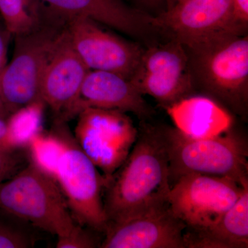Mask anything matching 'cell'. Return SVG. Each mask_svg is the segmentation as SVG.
<instances>
[{
	"label": "cell",
	"instance_id": "6da1fadb",
	"mask_svg": "<svg viewBox=\"0 0 248 248\" xmlns=\"http://www.w3.org/2000/svg\"><path fill=\"white\" fill-rule=\"evenodd\" d=\"M106 178L103 200L108 224L166 205L171 185L162 126L143 125L123 164Z\"/></svg>",
	"mask_w": 248,
	"mask_h": 248
},
{
	"label": "cell",
	"instance_id": "d6986e66",
	"mask_svg": "<svg viewBox=\"0 0 248 248\" xmlns=\"http://www.w3.org/2000/svg\"><path fill=\"white\" fill-rule=\"evenodd\" d=\"M43 102L36 103L11 114L8 122L19 143L27 146L32 137L40 133L41 107Z\"/></svg>",
	"mask_w": 248,
	"mask_h": 248
},
{
	"label": "cell",
	"instance_id": "8992f818",
	"mask_svg": "<svg viewBox=\"0 0 248 248\" xmlns=\"http://www.w3.org/2000/svg\"><path fill=\"white\" fill-rule=\"evenodd\" d=\"M204 89L238 115L247 114L248 38L236 35L192 52Z\"/></svg>",
	"mask_w": 248,
	"mask_h": 248
},
{
	"label": "cell",
	"instance_id": "277c9868",
	"mask_svg": "<svg viewBox=\"0 0 248 248\" xmlns=\"http://www.w3.org/2000/svg\"><path fill=\"white\" fill-rule=\"evenodd\" d=\"M0 211L58 238L68 236L78 225L53 178L31 159L0 182Z\"/></svg>",
	"mask_w": 248,
	"mask_h": 248
},
{
	"label": "cell",
	"instance_id": "44dd1931",
	"mask_svg": "<svg viewBox=\"0 0 248 248\" xmlns=\"http://www.w3.org/2000/svg\"><path fill=\"white\" fill-rule=\"evenodd\" d=\"M20 150L0 148V182L9 179L25 166V156Z\"/></svg>",
	"mask_w": 248,
	"mask_h": 248
},
{
	"label": "cell",
	"instance_id": "4316f807",
	"mask_svg": "<svg viewBox=\"0 0 248 248\" xmlns=\"http://www.w3.org/2000/svg\"><path fill=\"white\" fill-rule=\"evenodd\" d=\"M165 1L167 3L168 9H169L170 8L172 7L176 4H177L179 1H182V0H165Z\"/></svg>",
	"mask_w": 248,
	"mask_h": 248
},
{
	"label": "cell",
	"instance_id": "7a4b0ae2",
	"mask_svg": "<svg viewBox=\"0 0 248 248\" xmlns=\"http://www.w3.org/2000/svg\"><path fill=\"white\" fill-rule=\"evenodd\" d=\"M52 132L56 148L46 172L58 184L75 221L105 233L108 221L103 196L107 178L80 148L64 122L57 121Z\"/></svg>",
	"mask_w": 248,
	"mask_h": 248
},
{
	"label": "cell",
	"instance_id": "ffe728a7",
	"mask_svg": "<svg viewBox=\"0 0 248 248\" xmlns=\"http://www.w3.org/2000/svg\"><path fill=\"white\" fill-rule=\"evenodd\" d=\"M33 235L25 227L0 221V248L33 247Z\"/></svg>",
	"mask_w": 248,
	"mask_h": 248
},
{
	"label": "cell",
	"instance_id": "7c38bea8",
	"mask_svg": "<svg viewBox=\"0 0 248 248\" xmlns=\"http://www.w3.org/2000/svg\"><path fill=\"white\" fill-rule=\"evenodd\" d=\"M90 71L73 46L66 25L48 59L41 82L42 101L58 116L57 121L66 122L75 117L80 91Z\"/></svg>",
	"mask_w": 248,
	"mask_h": 248
},
{
	"label": "cell",
	"instance_id": "d4e9b609",
	"mask_svg": "<svg viewBox=\"0 0 248 248\" xmlns=\"http://www.w3.org/2000/svg\"><path fill=\"white\" fill-rule=\"evenodd\" d=\"M235 19L244 26L248 25V0H231Z\"/></svg>",
	"mask_w": 248,
	"mask_h": 248
},
{
	"label": "cell",
	"instance_id": "52a82bcc",
	"mask_svg": "<svg viewBox=\"0 0 248 248\" xmlns=\"http://www.w3.org/2000/svg\"><path fill=\"white\" fill-rule=\"evenodd\" d=\"M247 184L226 177L186 174L171 186L168 205L187 231H203L215 224L234 205Z\"/></svg>",
	"mask_w": 248,
	"mask_h": 248
},
{
	"label": "cell",
	"instance_id": "7402d4cb",
	"mask_svg": "<svg viewBox=\"0 0 248 248\" xmlns=\"http://www.w3.org/2000/svg\"><path fill=\"white\" fill-rule=\"evenodd\" d=\"M56 247L58 248H93L97 247V243L84 227L78 224L71 234L63 237L58 238Z\"/></svg>",
	"mask_w": 248,
	"mask_h": 248
},
{
	"label": "cell",
	"instance_id": "e0dca14e",
	"mask_svg": "<svg viewBox=\"0 0 248 248\" xmlns=\"http://www.w3.org/2000/svg\"><path fill=\"white\" fill-rule=\"evenodd\" d=\"M186 248L248 247V184L234 205L213 226L185 232Z\"/></svg>",
	"mask_w": 248,
	"mask_h": 248
},
{
	"label": "cell",
	"instance_id": "5bb4252c",
	"mask_svg": "<svg viewBox=\"0 0 248 248\" xmlns=\"http://www.w3.org/2000/svg\"><path fill=\"white\" fill-rule=\"evenodd\" d=\"M89 107L133 112L141 119L153 113L143 94L130 79L108 71L89 72L80 91L74 116Z\"/></svg>",
	"mask_w": 248,
	"mask_h": 248
},
{
	"label": "cell",
	"instance_id": "8fae6325",
	"mask_svg": "<svg viewBox=\"0 0 248 248\" xmlns=\"http://www.w3.org/2000/svg\"><path fill=\"white\" fill-rule=\"evenodd\" d=\"M73 46L91 71L111 72L130 79L143 51L139 46L103 30L87 18L66 21Z\"/></svg>",
	"mask_w": 248,
	"mask_h": 248
},
{
	"label": "cell",
	"instance_id": "30bf717a",
	"mask_svg": "<svg viewBox=\"0 0 248 248\" xmlns=\"http://www.w3.org/2000/svg\"><path fill=\"white\" fill-rule=\"evenodd\" d=\"M130 80L142 94L155 98L165 108L188 97L192 81L185 47L174 40L143 51Z\"/></svg>",
	"mask_w": 248,
	"mask_h": 248
},
{
	"label": "cell",
	"instance_id": "4fadbf2b",
	"mask_svg": "<svg viewBox=\"0 0 248 248\" xmlns=\"http://www.w3.org/2000/svg\"><path fill=\"white\" fill-rule=\"evenodd\" d=\"M186 226L168 203L119 223H109L102 248H186Z\"/></svg>",
	"mask_w": 248,
	"mask_h": 248
},
{
	"label": "cell",
	"instance_id": "9c48e42d",
	"mask_svg": "<svg viewBox=\"0 0 248 248\" xmlns=\"http://www.w3.org/2000/svg\"><path fill=\"white\" fill-rule=\"evenodd\" d=\"M154 26L169 30L191 52L246 29L235 19L231 0H182L154 18Z\"/></svg>",
	"mask_w": 248,
	"mask_h": 248
},
{
	"label": "cell",
	"instance_id": "2e32d148",
	"mask_svg": "<svg viewBox=\"0 0 248 248\" xmlns=\"http://www.w3.org/2000/svg\"><path fill=\"white\" fill-rule=\"evenodd\" d=\"M166 109L175 128L191 138H213L226 133L232 125L228 110L204 96H188Z\"/></svg>",
	"mask_w": 248,
	"mask_h": 248
},
{
	"label": "cell",
	"instance_id": "603a6c76",
	"mask_svg": "<svg viewBox=\"0 0 248 248\" xmlns=\"http://www.w3.org/2000/svg\"><path fill=\"white\" fill-rule=\"evenodd\" d=\"M0 148L19 149L24 148L15 137L8 120L0 117Z\"/></svg>",
	"mask_w": 248,
	"mask_h": 248
},
{
	"label": "cell",
	"instance_id": "ba28073f",
	"mask_svg": "<svg viewBox=\"0 0 248 248\" xmlns=\"http://www.w3.org/2000/svg\"><path fill=\"white\" fill-rule=\"evenodd\" d=\"M74 138L106 177L122 166L133 149L138 130L125 112L86 108L78 114Z\"/></svg>",
	"mask_w": 248,
	"mask_h": 248
},
{
	"label": "cell",
	"instance_id": "484cf974",
	"mask_svg": "<svg viewBox=\"0 0 248 248\" xmlns=\"http://www.w3.org/2000/svg\"><path fill=\"white\" fill-rule=\"evenodd\" d=\"M10 116L11 115H10L9 111L5 106L4 101H3L2 97H1V93H0V117L5 119V120H8Z\"/></svg>",
	"mask_w": 248,
	"mask_h": 248
},
{
	"label": "cell",
	"instance_id": "9a60e30c",
	"mask_svg": "<svg viewBox=\"0 0 248 248\" xmlns=\"http://www.w3.org/2000/svg\"><path fill=\"white\" fill-rule=\"evenodd\" d=\"M46 12L67 21L87 18L130 34L140 33L154 18L128 7L121 0H38Z\"/></svg>",
	"mask_w": 248,
	"mask_h": 248
},
{
	"label": "cell",
	"instance_id": "ac0fdd59",
	"mask_svg": "<svg viewBox=\"0 0 248 248\" xmlns=\"http://www.w3.org/2000/svg\"><path fill=\"white\" fill-rule=\"evenodd\" d=\"M0 14L14 37L37 29L46 17L38 0H0Z\"/></svg>",
	"mask_w": 248,
	"mask_h": 248
},
{
	"label": "cell",
	"instance_id": "5b68a950",
	"mask_svg": "<svg viewBox=\"0 0 248 248\" xmlns=\"http://www.w3.org/2000/svg\"><path fill=\"white\" fill-rule=\"evenodd\" d=\"M66 25V21L46 14L37 29L16 36L12 60L0 73V93L10 115L43 102L42 76Z\"/></svg>",
	"mask_w": 248,
	"mask_h": 248
},
{
	"label": "cell",
	"instance_id": "3957f363",
	"mask_svg": "<svg viewBox=\"0 0 248 248\" xmlns=\"http://www.w3.org/2000/svg\"><path fill=\"white\" fill-rule=\"evenodd\" d=\"M169 160L170 185L182 176L201 174L248 182V146L232 128L208 138H193L177 128L162 126Z\"/></svg>",
	"mask_w": 248,
	"mask_h": 248
},
{
	"label": "cell",
	"instance_id": "cb8c5ba5",
	"mask_svg": "<svg viewBox=\"0 0 248 248\" xmlns=\"http://www.w3.org/2000/svg\"><path fill=\"white\" fill-rule=\"evenodd\" d=\"M12 34L6 29L4 24H0V73L7 64L8 48Z\"/></svg>",
	"mask_w": 248,
	"mask_h": 248
}]
</instances>
